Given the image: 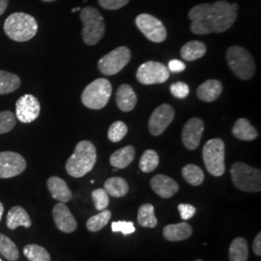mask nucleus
Masks as SVG:
<instances>
[{"instance_id": "1", "label": "nucleus", "mask_w": 261, "mask_h": 261, "mask_svg": "<svg viewBox=\"0 0 261 261\" xmlns=\"http://www.w3.org/2000/svg\"><path fill=\"white\" fill-rule=\"evenodd\" d=\"M238 9L237 3L230 4L224 0L196 5L188 14L192 20L191 31L196 35L224 32L236 21Z\"/></svg>"}, {"instance_id": "2", "label": "nucleus", "mask_w": 261, "mask_h": 261, "mask_svg": "<svg viewBox=\"0 0 261 261\" xmlns=\"http://www.w3.org/2000/svg\"><path fill=\"white\" fill-rule=\"evenodd\" d=\"M97 161V151L89 140H82L76 146L73 155L66 163V170L72 177H84L93 169Z\"/></svg>"}, {"instance_id": "3", "label": "nucleus", "mask_w": 261, "mask_h": 261, "mask_svg": "<svg viewBox=\"0 0 261 261\" xmlns=\"http://www.w3.org/2000/svg\"><path fill=\"white\" fill-rule=\"evenodd\" d=\"M6 35L16 42H27L36 35L37 20L31 15L18 12L10 15L4 22Z\"/></svg>"}, {"instance_id": "4", "label": "nucleus", "mask_w": 261, "mask_h": 261, "mask_svg": "<svg viewBox=\"0 0 261 261\" xmlns=\"http://www.w3.org/2000/svg\"><path fill=\"white\" fill-rule=\"evenodd\" d=\"M81 19L84 23L82 36L87 46L98 44L106 33L105 20L97 9L86 6L81 10Z\"/></svg>"}, {"instance_id": "5", "label": "nucleus", "mask_w": 261, "mask_h": 261, "mask_svg": "<svg viewBox=\"0 0 261 261\" xmlns=\"http://www.w3.org/2000/svg\"><path fill=\"white\" fill-rule=\"evenodd\" d=\"M226 61L234 75L243 81H249L255 74L256 67L252 55L244 47L232 46L226 50Z\"/></svg>"}, {"instance_id": "6", "label": "nucleus", "mask_w": 261, "mask_h": 261, "mask_svg": "<svg viewBox=\"0 0 261 261\" xmlns=\"http://www.w3.org/2000/svg\"><path fill=\"white\" fill-rule=\"evenodd\" d=\"M234 186L243 192L258 193L261 190V171L242 163L237 162L230 168Z\"/></svg>"}, {"instance_id": "7", "label": "nucleus", "mask_w": 261, "mask_h": 261, "mask_svg": "<svg viewBox=\"0 0 261 261\" xmlns=\"http://www.w3.org/2000/svg\"><path fill=\"white\" fill-rule=\"evenodd\" d=\"M112 86L107 79H97L84 88L82 102L90 110H102L112 96Z\"/></svg>"}, {"instance_id": "8", "label": "nucleus", "mask_w": 261, "mask_h": 261, "mask_svg": "<svg viewBox=\"0 0 261 261\" xmlns=\"http://www.w3.org/2000/svg\"><path fill=\"white\" fill-rule=\"evenodd\" d=\"M225 145L221 139L209 140L203 146L202 158L207 171L215 177L222 176L225 171Z\"/></svg>"}, {"instance_id": "9", "label": "nucleus", "mask_w": 261, "mask_h": 261, "mask_svg": "<svg viewBox=\"0 0 261 261\" xmlns=\"http://www.w3.org/2000/svg\"><path fill=\"white\" fill-rule=\"evenodd\" d=\"M132 54L127 47H118L103 56L98 62L99 71L105 75L118 74L130 62Z\"/></svg>"}, {"instance_id": "10", "label": "nucleus", "mask_w": 261, "mask_h": 261, "mask_svg": "<svg viewBox=\"0 0 261 261\" xmlns=\"http://www.w3.org/2000/svg\"><path fill=\"white\" fill-rule=\"evenodd\" d=\"M136 24L140 32L153 43H162L168 37L164 23L149 14L139 15L136 18Z\"/></svg>"}, {"instance_id": "11", "label": "nucleus", "mask_w": 261, "mask_h": 261, "mask_svg": "<svg viewBox=\"0 0 261 261\" xmlns=\"http://www.w3.org/2000/svg\"><path fill=\"white\" fill-rule=\"evenodd\" d=\"M169 75L168 66L157 61H147L141 64L137 71L139 83L144 85L164 84L169 79Z\"/></svg>"}, {"instance_id": "12", "label": "nucleus", "mask_w": 261, "mask_h": 261, "mask_svg": "<svg viewBox=\"0 0 261 261\" xmlns=\"http://www.w3.org/2000/svg\"><path fill=\"white\" fill-rule=\"evenodd\" d=\"M27 168L24 158L16 152H0V179L15 177Z\"/></svg>"}, {"instance_id": "13", "label": "nucleus", "mask_w": 261, "mask_h": 261, "mask_svg": "<svg viewBox=\"0 0 261 261\" xmlns=\"http://www.w3.org/2000/svg\"><path fill=\"white\" fill-rule=\"evenodd\" d=\"M175 112L168 103H162L153 112L148 122V129L152 136H161L173 121Z\"/></svg>"}, {"instance_id": "14", "label": "nucleus", "mask_w": 261, "mask_h": 261, "mask_svg": "<svg viewBox=\"0 0 261 261\" xmlns=\"http://www.w3.org/2000/svg\"><path fill=\"white\" fill-rule=\"evenodd\" d=\"M41 106L37 98L33 95L25 94L16 103V117L21 123L35 121L40 115Z\"/></svg>"}, {"instance_id": "15", "label": "nucleus", "mask_w": 261, "mask_h": 261, "mask_svg": "<svg viewBox=\"0 0 261 261\" xmlns=\"http://www.w3.org/2000/svg\"><path fill=\"white\" fill-rule=\"evenodd\" d=\"M203 132L204 123L200 118L194 117L186 122L182 130V140L187 149L195 150L199 146Z\"/></svg>"}, {"instance_id": "16", "label": "nucleus", "mask_w": 261, "mask_h": 261, "mask_svg": "<svg viewBox=\"0 0 261 261\" xmlns=\"http://www.w3.org/2000/svg\"><path fill=\"white\" fill-rule=\"evenodd\" d=\"M53 215H54V220H55L56 227L60 231L64 233H72L76 229L77 227L76 220L71 213L70 209L64 203L62 202L57 203L54 207Z\"/></svg>"}, {"instance_id": "17", "label": "nucleus", "mask_w": 261, "mask_h": 261, "mask_svg": "<svg viewBox=\"0 0 261 261\" xmlns=\"http://www.w3.org/2000/svg\"><path fill=\"white\" fill-rule=\"evenodd\" d=\"M150 185L155 194L163 198H170L179 191L177 182L165 174L155 175L151 179Z\"/></svg>"}, {"instance_id": "18", "label": "nucleus", "mask_w": 261, "mask_h": 261, "mask_svg": "<svg viewBox=\"0 0 261 261\" xmlns=\"http://www.w3.org/2000/svg\"><path fill=\"white\" fill-rule=\"evenodd\" d=\"M138 103L137 94L129 84L120 85L116 92V103L118 109L123 112H130L136 108Z\"/></svg>"}, {"instance_id": "19", "label": "nucleus", "mask_w": 261, "mask_h": 261, "mask_svg": "<svg viewBox=\"0 0 261 261\" xmlns=\"http://www.w3.org/2000/svg\"><path fill=\"white\" fill-rule=\"evenodd\" d=\"M47 185L51 196L59 202L66 203L72 199L73 194L63 179L51 176L47 179Z\"/></svg>"}, {"instance_id": "20", "label": "nucleus", "mask_w": 261, "mask_h": 261, "mask_svg": "<svg viewBox=\"0 0 261 261\" xmlns=\"http://www.w3.org/2000/svg\"><path fill=\"white\" fill-rule=\"evenodd\" d=\"M223 92V84L218 80H208L200 84L196 90L197 98L203 102L216 101Z\"/></svg>"}, {"instance_id": "21", "label": "nucleus", "mask_w": 261, "mask_h": 261, "mask_svg": "<svg viewBox=\"0 0 261 261\" xmlns=\"http://www.w3.org/2000/svg\"><path fill=\"white\" fill-rule=\"evenodd\" d=\"M164 236L170 242L184 241L190 238L193 234V228L188 223L168 224L164 228Z\"/></svg>"}, {"instance_id": "22", "label": "nucleus", "mask_w": 261, "mask_h": 261, "mask_svg": "<svg viewBox=\"0 0 261 261\" xmlns=\"http://www.w3.org/2000/svg\"><path fill=\"white\" fill-rule=\"evenodd\" d=\"M7 226L11 230L18 228L19 226L30 227L32 222L27 210L21 206H14L10 209L7 215Z\"/></svg>"}, {"instance_id": "23", "label": "nucleus", "mask_w": 261, "mask_h": 261, "mask_svg": "<svg viewBox=\"0 0 261 261\" xmlns=\"http://www.w3.org/2000/svg\"><path fill=\"white\" fill-rule=\"evenodd\" d=\"M136 151L134 146L132 145H127L123 148L116 150L114 153H112L111 158H110V163L112 167L117 169H123L130 166L132 162L135 159Z\"/></svg>"}, {"instance_id": "24", "label": "nucleus", "mask_w": 261, "mask_h": 261, "mask_svg": "<svg viewBox=\"0 0 261 261\" xmlns=\"http://www.w3.org/2000/svg\"><path fill=\"white\" fill-rule=\"evenodd\" d=\"M232 134L236 139L244 141L255 140L258 136L256 129L246 118H239L235 122L232 128Z\"/></svg>"}, {"instance_id": "25", "label": "nucleus", "mask_w": 261, "mask_h": 261, "mask_svg": "<svg viewBox=\"0 0 261 261\" xmlns=\"http://www.w3.org/2000/svg\"><path fill=\"white\" fill-rule=\"evenodd\" d=\"M205 44L200 41H190L180 49V55L187 61H195L205 56Z\"/></svg>"}, {"instance_id": "26", "label": "nucleus", "mask_w": 261, "mask_h": 261, "mask_svg": "<svg viewBox=\"0 0 261 261\" xmlns=\"http://www.w3.org/2000/svg\"><path fill=\"white\" fill-rule=\"evenodd\" d=\"M103 187L109 196L113 197H123L129 192V185L127 181L121 177L109 178L105 182Z\"/></svg>"}, {"instance_id": "27", "label": "nucleus", "mask_w": 261, "mask_h": 261, "mask_svg": "<svg viewBox=\"0 0 261 261\" xmlns=\"http://www.w3.org/2000/svg\"><path fill=\"white\" fill-rule=\"evenodd\" d=\"M249 257L248 242L243 237H237L230 244L229 259L230 261H247Z\"/></svg>"}, {"instance_id": "28", "label": "nucleus", "mask_w": 261, "mask_h": 261, "mask_svg": "<svg viewBox=\"0 0 261 261\" xmlns=\"http://www.w3.org/2000/svg\"><path fill=\"white\" fill-rule=\"evenodd\" d=\"M138 223L142 227L154 228L158 224V220L155 216L154 206L145 203L140 206L138 212Z\"/></svg>"}, {"instance_id": "29", "label": "nucleus", "mask_w": 261, "mask_h": 261, "mask_svg": "<svg viewBox=\"0 0 261 261\" xmlns=\"http://www.w3.org/2000/svg\"><path fill=\"white\" fill-rule=\"evenodd\" d=\"M20 79L17 75L6 71H0V95L12 93L19 89Z\"/></svg>"}, {"instance_id": "30", "label": "nucleus", "mask_w": 261, "mask_h": 261, "mask_svg": "<svg viewBox=\"0 0 261 261\" xmlns=\"http://www.w3.org/2000/svg\"><path fill=\"white\" fill-rule=\"evenodd\" d=\"M182 176L192 186H199L204 181L203 170L193 164L186 165L182 168Z\"/></svg>"}, {"instance_id": "31", "label": "nucleus", "mask_w": 261, "mask_h": 261, "mask_svg": "<svg viewBox=\"0 0 261 261\" xmlns=\"http://www.w3.org/2000/svg\"><path fill=\"white\" fill-rule=\"evenodd\" d=\"M112 218V212L108 209L101 211V213L92 216L86 222V227L91 232H98L108 224Z\"/></svg>"}, {"instance_id": "32", "label": "nucleus", "mask_w": 261, "mask_h": 261, "mask_svg": "<svg viewBox=\"0 0 261 261\" xmlns=\"http://www.w3.org/2000/svg\"><path fill=\"white\" fill-rule=\"evenodd\" d=\"M0 253L10 261H16L19 256L16 244L2 233H0Z\"/></svg>"}, {"instance_id": "33", "label": "nucleus", "mask_w": 261, "mask_h": 261, "mask_svg": "<svg viewBox=\"0 0 261 261\" xmlns=\"http://www.w3.org/2000/svg\"><path fill=\"white\" fill-rule=\"evenodd\" d=\"M159 159L158 153L153 149H148L144 151L140 160V168L142 172L149 173L154 171L158 168Z\"/></svg>"}, {"instance_id": "34", "label": "nucleus", "mask_w": 261, "mask_h": 261, "mask_svg": "<svg viewBox=\"0 0 261 261\" xmlns=\"http://www.w3.org/2000/svg\"><path fill=\"white\" fill-rule=\"evenodd\" d=\"M23 254L29 261H51L47 250L35 244L25 246L23 248Z\"/></svg>"}, {"instance_id": "35", "label": "nucleus", "mask_w": 261, "mask_h": 261, "mask_svg": "<svg viewBox=\"0 0 261 261\" xmlns=\"http://www.w3.org/2000/svg\"><path fill=\"white\" fill-rule=\"evenodd\" d=\"M127 133H128V127L124 122H113L108 132V138L114 143L119 142L126 137Z\"/></svg>"}, {"instance_id": "36", "label": "nucleus", "mask_w": 261, "mask_h": 261, "mask_svg": "<svg viewBox=\"0 0 261 261\" xmlns=\"http://www.w3.org/2000/svg\"><path fill=\"white\" fill-rule=\"evenodd\" d=\"M16 115L14 112L4 111L0 112V135L9 133L16 126Z\"/></svg>"}, {"instance_id": "37", "label": "nucleus", "mask_w": 261, "mask_h": 261, "mask_svg": "<svg viewBox=\"0 0 261 261\" xmlns=\"http://www.w3.org/2000/svg\"><path fill=\"white\" fill-rule=\"evenodd\" d=\"M92 199L96 210L103 211L110 204V196L105 189H97L92 192Z\"/></svg>"}, {"instance_id": "38", "label": "nucleus", "mask_w": 261, "mask_h": 261, "mask_svg": "<svg viewBox=\"0 0 261 261\" xmlns=\"http://www.w3.org/2000/svg\"><path fill=\"white\" fill-rule=\"evenodd\" d=\"M169 91L172 96L178 99H184L188 97L190 93V87L186 83L177 82L175 84H172L169 87Z\"/></svg>"}, {"instance_id": "39", "label": "nucleus", "mask_w": 261, "mask_h": 261, "mask_svg": "<svg viewBox=\"0 0 261 261\" xmlns=\"http://www.w3.org/2000/svg\"><path fill=\"white\" fill-rule=\"evenodd\" d=\"M112 229L113 232H122L124 235H129L136 231L134 223L126 222V221L113 222L112 224Z\"/></svg>"}, {"instance_id": "40", "label": "nucleus", "mask_w": 261, "mask_h": 261, "mask_svg": "<svg viewBox=\"0 0 261 261\" xmlns=\"http://www.w3.org/2000/svg\"><path fill=\"white\" fill-rule=\"evenodd\" d=\"M99 4L107 10L121 9L124 6H126L130 0H98Z\"/></svg>"}, {"instance_id": "41", "label": "nucleus", "mask_w": 261, "mask_h": 261, "mask_svg": "<svg viewBox=\"0 0 261 261\" xmlns=\"http://www.w3.org/2000/svg\"><path fill=\"white\" fill-rule=\"evenodd\" d=\"M178 211L180 213L182 220H184V221L190 220L196 213V207H194V206L191 205V204H187V203L179 204L178 205Z\"/></svg>"}, {"instance_id": "42", "label": "nucleus", "mask_w": 261, "mask_h": 261, "mask_svg": "<svg viewBox=\"0 0 261 261\" xmlns=\"http://www.w3.org/2000/svg\"><path fill=\"white\" fill-rule=\"evenodd\" d=\"M168 69L169 72H172V73H181V72L185 71L186 65L181 60L172 59L168 62Z\"/></svg>"}, {"instance_id": "43", "label": "nucleus", "mask_w": 261, "mask_h": 261, "mask_svg": "<svg viewBox=\"0 0 261 261\" xmlns=\"http://www.w3.org/2000/svg\"><path fill=\"white\" fill-rule=\"evenodd\" d=\"M252 250L255 255L260 256L261 255V232L257 234L252 243Z\"/></svg>"}, {"instance_id": "44", "label": "nucleus", "mask_w": 261, "mask_h": 261, "mask_svg": "<svg viewBox=\"0 0 261 261\" xmlns=\"http://www.w3.org/2000/svg\"><path fill=\"white\" fill-rule=\"evenodd\" d=\"M9 1L8 0H0V16H2L8 8Z\"/></svg>"}, {"instance_id": "45", "label": "nucleus", "mask_w": 261, "mask_h": 261, "mask_svg": "<svg viewBox=\"0 0 261 261\" xmlns=\"http://www.w3.org/2000/svg\"><path fill=\"white\" fill-rule=\"evenodd\" d=\"M3 212H4V206L2 204V202H0V221H1V219H2Z\"/></svg>"}, {"instance_id": "46", "label": "nucleus", "mask_w": 261, "mask_h": 261, "mask_svg": "<svg viewBox=\"0 0 261 261\" xmlns=\"http://www.w3.org/2000/svg\"><path fill=\"white\" fill-rule=\"evenodd\" d=\"M80 10L82 9H81L80 7H77V8H75V9L72 10V12H73V13H75V12H76V11H80Z\"/></svg>"}, {"instance_id": "47", "label": "nucleus", "mask_w": 261, "mask_h": 261, "mask_svg": "<svg viewBox=\"0 0 261 261\" xmlns=\"http://www.w3.org/2000/svg\"><path fill=\"white\" fill-rule=\"evenodd\" d=\"M42 1H44V2H54V1H56V0H42Z\"/></svg>"}, {"instance_id": "48", "label": "nucleus", "mask_w": 261, "mask_h": 261, "mask_svg": "<svg viewBox=\"0 0 261 261\" xmlns=\"http://www.w3.org/2000/svg\"><path fill=\"white\" fill-rule=\"evenodd\" d=\"M195 261H203V260H201V259H196V260H195Z\"/></svg>"}, {"instance_id": "49", "label": "nucleus", "mask_w": 261, "mask_h": 261, "mask_svg": "<svg viewBox=\"0 0 261 261\" xmlns=\"http://www.w3.org/2000/svg\"><path fill=\"white\" fill-rule=\"evenodd\" d=\"M0 261H1V259H0Z\"/></svg>"}]
</instances>
